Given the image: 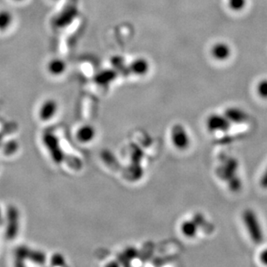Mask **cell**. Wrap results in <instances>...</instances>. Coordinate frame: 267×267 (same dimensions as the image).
I'll use <instances>...</instances> for the list:
<instances>
[{"label":"cell","instance_id":"cell-1","mask_svg":"<svg viewBox=\"0 0 267 267\" xmlns=\"http://www.w3.org/2000/svg\"><path fill=\"white\" fill-rule=\"evenodd\" d=\"M243 221L252 240L256 244H260L264 239V234L255 213L252 209L245 210Z\"/></svg>","mask_w":267,"mask_h":267},{"label":"cell","instance_id":"cell-2","mask_svg":"<svg viewBox=\"0 0 267 267\" xmlns=\"http://www.w3.org/2000/svg\"><path fill=\"white\" fill-rule=\"evenodd\" d=\"M172 140L175 147L179 150L187 149L190 143L188 132L181 125H176L172 128Z\"/></svg>","mask_w":267,"mask_h":267},{"label":"cell","instance_id":"cell-3","mask_svg":"<svg viewBox=\"0 0 267 267\" xmlns=\"http://www.w3.org/2000/svg\"><path fill=\"white\" fill-rule=\"evenodd\" d=\"M57 111H58V103L57 101H55L53 99H48L46 100L40 107L38 116L42 121L51 120V118H53L56 116Z\"/></svg>","mask_w":267,"mask_h":267},{"label":"cell","instance_id":"cell-4","mask_svg":"<svg viewBox=\"0 0 267 267\" xmlns=\"http://www.w3.org/2000/svg\"><path fill=\"white\" fill-rule=\"evenodd\" d=\"M231 123L225 115L213 114L208 117L207 120V127L210 132H218V131H228L230 127Z\"/></svg>","mask_w":267,"mask_h":267},{"label":"cell","instance_id":"cell-5","mask_svg":"<svg viewBox=\"0 0 267 267\" xmlns=\"http://www.w3.org/2000/svg\"><path fill=\"white\" fill-rule=\"evenodd\" d=\"M95 128L91 125H83L82 127H80L76 132V140L83 144L91 143L95 138Z\"/></svg>","mask_w":267,"mask_h":267},{"label":"cell","instance_id":"cell-6","mask_svg":"<svg viewBox=\"0 0 267 267\" xmlns=\"http://www.w3.org/2000/svg\"><path fill=\"white\" fill-rule=\"evenodd\" d=\"M47 70L51 76H62L67 70V63L61 58H53L48 62Z\"/></svg>","mask_w":267,"mask_h":267},{"label":"cell","instance_id":"cell-7","mask_svg":"<svg viewBox=\"0 0 267 267\" xmlns=\"http://www.w3.org/2000/svg\"><path fill=\"white\" fill-rule=\"evenodd\" d=\"M211 54L218 61H225L230 57L231 48L227 43L217 42L212 47Z\"/></svg>","mask_w":267,"mask_h":267},{"label":"cell","instance_id":"cell-8","mask_svg":"<svg viewBox=\"0 0 267 267\" xmlns=\"http://www.w3.org/2000/svg\"><path fill=\"white\" fill-rule=\"evenodd\" d=\"M224 115L230 123H235V124H240L248 119V114L245 113L243 110L237 107H230L226 110Z\"/></svg>","mask_w":267,"mask_h":267},{"label":"cell","instance_id":"cell-9","mask_svg":"<svg viewBox=\"0 0 267 267\" xmlns=\"http://www.w3.org/2000/svg\"><path fill=\"white\" fill-rule=\"evenodd\" d=\"M130 70L137 76H143L149 70V64L145 59H137L132 62Z\"/></svg>","mask_w":267,"mask_h":267},{"label":"cell","instance_id":"cell-10","mask_svg":"<svg viewBox=\"0 0 267 267\" xmlns=\"http://www.w3.org/2000/svg\"><path fill=\"white\" fill-rule=\"evenodd\" d=\"M13 23V16L12 13L6 11L1 10L0 11V32H3L8 30Z\"/></svg>","mask_w":267,"mask_h":267},{"label":"cell","instance_id":"cell-11","mask_svg":"<svg viewBox=\"0 0 267 267\" xmlns=\"http://www.w3.org/2000/svg\"><path fill=\"white\" fill-rule=\"evenodd\" d=\"M117 73L113 70H104L99 73L95 77V82L99 84L106 85L115 79Z\"/></svg>","mask_w":267,"mask_h":267},{"label":"cell","instance_id":"cell-12","mask_svg":"<svg viewBox=\"0 0 267 267\" xmlns=\"http://www.w3.org/2000/svg\"><path fill=\"white\" fill-rule=\"evenodd\" d=\"M181 231L184 236L188 237V238L195 237L197 233V224L192 221L183 222V224L181 226Z\"/></svg>","mask_w":267,"mask_h":267},{"label":"cell","instance_id":"cell-13","mask_svg":"<svg viewBox=\"0 0 267 267\" xmlns=\"http://www.w3.org/2000/svg\"><path fill=\"white\" fill-rule=\"evenodd\" d=\"M257 92L259 97L267 99V80H262L257 85Z\"/></svg>","mask_w":267,"mask_h":267},{"label":"cell","instance_id":"cell-14","mask_svg":"<svg viewBox=\"0 0 267 267\" xmlns=\"http://www.w3.org/2000/svg\"><path fill=\"white\" fill-rule=\"evenodd\" d=\"M247 0H228V6L233 11H240L244 8Z\"/></svg>","mask_w":267,"mask_h":267},{"label":"cell","instance_id":"cell-15","mask_svg":"<svg viewBox=\"0 0 267 267\" xmlns=\"http://www.w3.org/2000/svg\"><path fill=\"white\" fill-rule=\"evenodd\" d=\"M237 162L235 160H232L228 163L227 168H226V174L228 175V177L231 178L233 174L234 175V172L236 171Z\"/></svg>","mask_w":267,"mask_h":267},{"label":"cell","instance_id":"cell-16","mask_svg":"<svg viewBox=\"0 0 267 267\" xmlns=\"http://www.w3.org/2000/svg\"><path fill=\"white\" fill-rule=\"evenodd\" d=\"M229 185H230V188L236 191L238 189H239V188L241 187V182L239 179H238L237 177H231L230 183H229Z\"/></svg>","mask_w":267,"mask_h":267},{"label":"cell","instance_id":"cell-17","mask_svg":"<svg viewBox=\"0 0 267 267\" xmlns=\"http://www.w3.org/2000/svg\"><path fill=\"white\" fill-rule=\"evenodd\" d=\"M63 259L62 255L55 254V255H53V257H52V259H51V264H53V265H60V264L62 265V264H64V261H62V260L60 261V259Z\"/></svg>","mask_w":267,"mask_h":267},{"label":"cell","instance_id":"cell-18","mask_svg":"<svg viewBox=\"0 0 267 267\" xmlns=\"http://www.w3.org/2000/svg\"><path fill=\"white\" fill-rule=\"evenodd\" d=\"M259 259H260V261H261L263 264L267 265V248L262 251L261 253H260V256H259Z\"/></svg>","mask_w":267,"mask_h":267},{"label":"cell","instance_id":"cell-19","mask_svg":"<svg viewBox=\"0 0 267 267\" xmlns=\"http://www.w3.org/2000/svg\"><path fill=\"white\" fill-rule=\"evenodd\" d=\"M260 185L262 188H267V169L264 172L260 179Z\"/></svg>","mask_w":267,"mask_h":267},{"label":"cell","instance_id":"cell-20","mask_svg":"<svg viewBox=\"0 0 267 267\" xmlns=\"http://www.w3.org/2000/svg\"><path fill=\"white\" fill-rule=\"evenodd\" d=\"M2 218H3V213H2V209L0 208V222H1Z\"/></svg>","mask_w":267,"mask_h":267},{"label":"cell","instance_id":"cell-21","mask_svg":"<svg viewBox=\"0 0 267 267\" xmlns=\"http://www.w3.org/2000/svg\"><path fill=\"white\" fill-rule=\"evenodd\" d=\"M13 1H15V2H23L25 0H13Z\"/></svg>","mask_w":267,"mask_h":267},{"label":"cell","instance_id":"cell-22","mask_svg":"<svg viewBox=\"0 0 267 267\" xmlns=\"http://www.w3.org/2000/svg\"><path fill=\"white\" fill-rule=\"evenodd\" d=\"M54 1H58V0H54Z\"/></svg>","mask_w":267,"mask_h":267}]
</instances>
